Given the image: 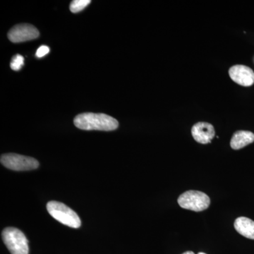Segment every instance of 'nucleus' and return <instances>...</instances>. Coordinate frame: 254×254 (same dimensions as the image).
<instances>
[{
    "instance_id": "1",
    "label": "nucleus",
    "mask_w": 254,
    "mask_h": 254,
    "mask_svg": "<svg viewBox=\"0 0 254 254\" xmlns=\"http://www.w3.org/2000/svg\"><path fill=\"white\" fill-rule=\"evenodd\" d=\"M75 126L82 130L110 131L117 129L119 123L116 119L103 113H85L77 115L73 120Z\"/></svg>"
},
{
    "instance_id": "2",
    "label": "nucleus",
    "mask_w": 254,
    "mask_h": 254,
    "mask_svg": "<svg viewBox=\"0 0 254 254\" xmlns=\"http://www.w3.org/2000/svg\"><path fill=\"white\" fill-rule=\"evenodd\" d=\"M47 210L53 218L63 225L74 229L81 227V219L77 213L61 202L55 200L48 202Z\"/></svg>"
},
{
    "instance_id": "3",
    "label": "nucleus",
    "mask_w": 254,
    "mask_h": 254,
    "mask_svg": "<svg viewBox=\"0 0 254 254\" xmlns=\"http://www.w3.org/2000/svg\"><path fill=\"white\" fill-rule=\"evenodd\" d=\"M3 242L11 254H28V242L26 235L15 227H6L1 233Z\"/></svg>"
},
{
    "instance_id": "4",
    "label": "nucleus",
    "mask_w": 254,
    "mask_h": 254,
    "mask_svg": "<svg viewBox=\"0 0 254 254\" xmlns=\"http://www.w3.org/2000/svg\"><path fill=\"white\" fill-rule=\"evenodd\" d=\"M178 203L182 208L200 212L208 208L210 199L208 195L203 192L190 190L179 197Z\"/></svg>"
},
{
    "instance_id": "5",
    "label": "nucleus",
    "mask_w": 254,
    "mask_h": 254,
    "mask_svg": "<svg viewBox=\"0 0 254 254\" xmlns=\"http://www.w3.org/2000/svg\"><path fill=\"white\" fill-rule=\"evenodd\" d=\"M0 161L6 168L14 171H28L39 167V163L36 159L16 153L1 155Z\"/></svg>"
},
{
    "instance_id": "6",
    "label": "nucleus",
    "mask_w": 254,
    "mask_h": 254,
    "mask_svg": "<svg viewBox=\"0 0 254 254\" xmlns=\"http://www.w3.org/2000/svg\"><path fill=\"white\" fill-rule=\"evenodd\" d=\"M39 36L38 30L33 25L28 23L16 25L8 33L9 41L14 43L32 41Z\"/></svg>"
},
{
    "instance_id": "7",
    "label": "nucleus",
    "mask_w": 254,
    "mask_h": 254,
    "mask_svg": "<svg viewBox=\"0 0 254 254\" xmlns=\"http://www.w3.org/2000/svg\"><path fill=\"white\" fill-rule=\"evenodd\" d=\"M230 78L235 83L242 86L249 87L254 83V72L252 68L245 65L237 64L229 70Z\"/></svg>"
},
{
    "instance_id": "8",
    "label": "nucleus",
    "mask_w": 254,
    "mask_h": 254,
    "mask_svg": "<svg viewBox=\"0 0 254 254\" xmlns=\"http://www.w3.org/2000/svg\"><path fill=\"white\" fill-rule=\"evenodd\" d=\"M191 134L195 141L201 144H207L213 139L215 131L211 124L200 122L192 127Z\"/></svg>"
},
{
    "instance_id": "9",
    "label": "nucleus",
    "mask_w": 254,
    "mask_h": 254,
    "mask_svg": "<svg viewBox=\"0 0 254 254\" xmlns=\"http://www.w3.org/2000/svg\"><path fill=\"white\" fill-rule=\"evenodd\" d=\"M254 141V133L248 131H237L232 136L230 145L232 149L239 150Z\"/></svg>"
},
{
    "instance_id": "10",
    "label": "nucleus",
    "mask_w": 254,
    "mask_h": 254,
    "mask_svg": "<svg viewBox=\"0 0 254 254\" xmlns=\"http://www.w3.org/2000/svg\"><path fill=\"white\" fill-rule=\"evenodd\" d=\"M235 230L242 236L254 240V221L246 217L237 218L234 224Z\"/></svg>"
},
{
    "instance_id": "11",
    "label": "nucleus",
    "mask_w": 254,
    "mask_h": 254,
    "mask_svg": "<svg viewBox=\"0 0 254 254\" xmlns=\"http://www.w3.org/2000/svg\"><path fill=\"white\" fill-rule=\"evenodd\" d=\"M91 2V0H74L70 4V11L73 14H76L84 9Z\"/></svg>"
},
{
    "instance_id": "12",
    "label": "nucleus",
    "mask_w": 254,
    "mask_h": 254,
    "mask_svg": "<svg viewBox=\"0 0 254 254\" xmlns=\"http://www.w3.org/2000/svg\"><path fill=\"white\" fill-rule=\"evenodd\" d=\"M23 65H24V58L21 55H16L13 57L10 63V66L14 71H19Z\"/></svg>"
},
{
    "instance_id": "13",
    "label": "nucleus",
    "mask_w": 254,
    "mask_h": 254,
    "mask_svg": "<svg viewBox=\"0 0 254 254\" xmlns=\"http://www.w3.org/2000/svg\"><path fill=\"white\" fill-rule=\"evenodd\" d=\"M50 52L49 47L46 46H42L38 48L36 52V57L38 58H42L48 54Z\"/></svg>"
},
{
    "instance_id": "14",
    "label": "nucleus",
    "mask_w": 254,
    "mask_h": 254,
    "mask_svg": "<svg viewBox=\"0 0 254 254\" xmlns=\"http://www.w3.org/2000/svg\"><path fill=\"white\" fill-rule=\"evenodd\" d=\"M182 254H195L193 253V252H190V251H189V252H185V253H183Z\"/></svg>"
},
{
    "instance_id": "15",
    "label": "nucleus",
    "mask_w": 254,
    "mask_h": 254,
    "mask_svg": "<svg viewBox=\"0 0 254 254\" xmlns=\"http://www.w3.org/2000/svg\"><path fill=\"white\" fill-rule=\"evenodd\" d=\"M198 254H206L203 253V252H200V253H198Z\"/></svg>"
}]
</instances>
